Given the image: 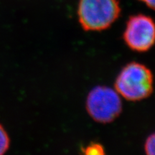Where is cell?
Returning a JSON list of instances; mask_svg holds the SVG:
<instances>
[{
  "mask_svg": "<svg viewBox=\"0 0 155 155\" xmlns=\"http://www.w3.org/2000/svg\"><path fill=\"white\" fill-rule=\"evenodd\" d=\"M114 89L120 96L130 101L148 98L153 91L152 71L137 62L127 64L116 77Z\"/></svg>",
  "mask_w": 155,
  "mask_h": 155,
  "instance_id": "6da1fadb",
  "label": "cell"
},
{
  "mask_svg": "<svg viewBox=\"0 0 155 155\" xmlns=\"http://www.w3.org/2000/svg\"><path fill=\"white\" fill-rule=\"evenodd\" d=\"M120 12L118 0H80L78 7L79 22L86 31H101L110 28Z\"/></svg>",
  "mask_w": 155,
  "mask_h": 155,
  "instance_id": "7a4b0ae2",
  "label": "cell"
},
{
  "mask_svg": "<svg viewBox=\"0 0 155 155\" xmlns=\"http://www.w3.org/2000/svg\"><path fill=\"white\" fill-rule=\"evenodd\" d=\"M86 110L95 121L110 123L121 113V98L115 89L104 86H96L87 96Z\"/></svg>",
  "mask_w": 155,
  "mask_h": 155,
  "instance_id": "3957f363",
  "label": "cell"
},
{
  "mask_svg": "<svg viewBox=\"0 0 155 155\" xmlns=\"http://www.w3.org/2000/svg\"><path fill=\"white\" fill-rule=\"evenodd\" d=\"M124 40L131 50L147 52L154 45L155 28L152 19L144 15L131 17L123 35Z\"/></svg>",
  "mask_w": 155,
  "mask_h": 155,
  "instance_id": "277c9868",
  "label": "cell"
},
{
  "mask_svg": "<svg viewBox=\"0 0 155 155\" xmlns=\"http://www.w3.org/2000/svg\"><path fill=\"white\" fill-rule=\"evenodd\" d=\"M83 155H106L104 147L99 143L92 142L82 149Z\"/></svg>",
  "mask_w": 155,
  "mask_h": 155,
  "instance_id": "5b68a950",
  "label": "cell"
},
{
  "mask_svg": "<svg viewBox=\"0 0 155 155\" xmlns=\"http://www.w3.org/2000/svg\"><path fill=\"white\" fill-rule=\"evenodd\" d=\"M9 137L8 134L4 129V127L0 124V155H5L9 147Z\"/></svg>",
  "mask_w": 155,
  "mask_h": 155,
  "instance_id": "8992f818",
  "label": "cell"
},
{
  "mask_svg": "<svg viewBox=\"0 0 155 155\" xmlns=\"http://www.w3.org/2000/svg\"><path fill=\"white\" fill-rule=\"evenodd\" d=\"M155 137L154 134L147 137L144 143V152L146 155H154Z\"/></svg>",
  "mask_w": 155,
  "mask_h": 155,
  "instance_id": "52a82bcc",
  "label": "cell"
},
{
  "mask_svg": "<svg viewBox=\"0 0 155 155\" xmlns=\"http://www.w3.org/2000/svg\"><path fill=\"white\" fill-rule=\"evenodd\" d=\"M139 1L144 2L150 8H154V0H139Z\"/></svg>",
  "mask_w": 155,
  "mask_h": 155,
  "instance_id": "ba28073f",
  "label": "cell"
}]
</instances>
